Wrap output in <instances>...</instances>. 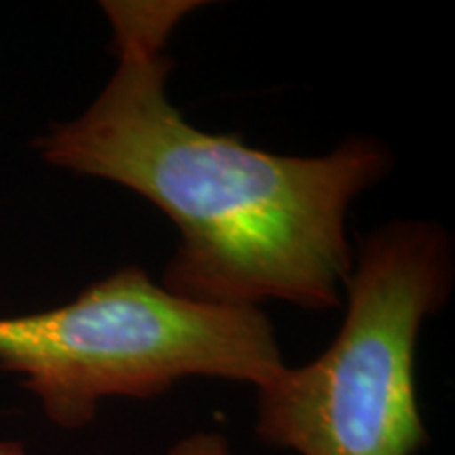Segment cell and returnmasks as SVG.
Here are the masks:
<instances>
[{
	"label": "cell",
	"mask_w": 455,
	"mask_h": 455,
	"mask_svg": "<svg viewBox=\"0 0 455 455\" xmlns=\"http://www.w3.org/2000/svg\"><path fill=\"white\" fill-rule=\"evenodd\" d=\"M284 367L264 312L178 298L135 264L60 308L0 318V369L66 430L93 422L106 398H155L186 378L258 390Z\"/></svg>",
	"instance_id": "obj_3"
},
{
	"label": "cell",
	"mask_w": 455,
	"mask_h": 455,
	"mask_svg": "<svg viewBox=\"0 0 455 455\" xmlns=\"http://www.w3.org/2000/svg\"><path fill=\"white\" fill-rule=\"evenodd\" d=\"M453 284L445 228L398 220L369 232L355 251L331 346L258 388L259 439L298 455L418 453L430 439L415 390L418 335Z\"/></svg>",
	"instance_id": "obj_2"
},
{
	"label": "cell",
	"mask_w": 455,
	"mask_h": 455,
	"mask_svg": "<svg viewBox=\"0 0 455 455\" xmlns=\"http://www.w3.org/2000/svg\"><path fill=\"white\" fill-rule=\"evenodd\" d=\"M0 455H26L20 443H3L0 441Z\"/></svg>",
	"instance_id": "obj_5"
},
{
	"label": "cell",
	"mask_w": 455,
	"mask_h": 455,
	"mask_svg": "<svg viewBox=\"0 0 455 455\" xmlns=\"http://www.w3.org/2000/svg\"><path fill=\"white\" fill-rule=\"evenodd\" d=\"M164 455H236L220 432H195L175 443Z\"/></svg>",
	"instance_id": "obj_4"
},
{
	"label": "cell",
	"mask_w": 455,
	"mask_h": 455,
	"mask_svg": "<svg viewBox=\"0 0 455 455\" xmlns=\"http://www.w3.org/2000/svg\"><path fill=\"white\" fill-rule=\"evenodd\" d=\"M195 0L101 3L116 70L98 100L38 141L53 167L129 188L180 232L161 287L226 308L341 306L355 249L352 201L384 180L382 141L350 138L325 156H283L201 131L169 101V36Z\"/></svg>",
	"instance_id": "obj_1"
}]
</instances>
